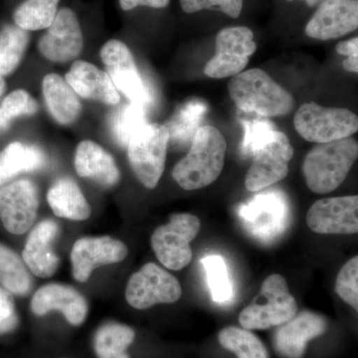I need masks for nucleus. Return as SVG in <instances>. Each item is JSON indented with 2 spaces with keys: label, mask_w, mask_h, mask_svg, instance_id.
I'll return each instance as SVG.
<instances>
[{
  "label": "nucleus",
  "mask_w": 358,
  "mask_h": 358,
  "mask_svg": "<svg viewBox=\"0 0 358 358\" xmlns=\"http://www.w3.org/2000/svg\"><path fill=\"white\" fill-rule=\"evenodd\" d=\"M226 150L227 143L218 129L200 127L193 136L189 152L174 166V180L185 190L210 185L222 173Z\"/></svg>",
  "instance_id": "obj_1"
},
{
  "label": "nucleus",
  "mask_w": 358,
  "mask_h": 358,
  "mask_svg": "<svg viewBox=\"0 0 358 358\" xmlns=\"http://www.w3.org/2000/svg\"><path fill=\"white\" fill-rule=\"evenodd\" d=\"M228 91L235 105L261 117L286 115L293 110V96L262 69L244 71L233 76Z\"/></svg>",
  "instance_id": "obj_2"
},
{
  "label": "nucleus",
  "mask_w": 358,
  "mask_h": 358,
  "mask_svg": "<svg viewBox=\"0 0 358 358\" xmlns=\"http://www.w3.org/2000/svg\"><path fill=\"white\" fill-rule=\"evenodd\" d=\"M357 157L358 143L352 136L317 143L303 160L308 187L317 194L333 192L345 181Z\"/></svg>",
  "instance_id": "obj_3"
},
{
  "label": "nucleus",
  "mask_w": 358,
  "mask_h": 358,
  "mask_svg": "<svg viewBox=\"0 0 358 358\" xmlns=\"http://www.w3.org/2000/svg\"><path fill=\"white\" fill-rule=\"evenodd\" d=\"M298 313V303L289 291L286 279L279 274L268 275L260 293L242 310L239 322L243 329H267L282 326Z\"/></svg>",
  "instance_id": "obj_4"
},
{
  "label": "nucleus",
  "mask_w": 358,
  "mask_h": 358,
  "mask_svg": "<svg viewBox=\"0 0 358 358\" xmlns=\"http://www.w3.org/2000/svg\"><path fill=\"white\" fill-rule=\"evenodd\" d=\"M294 126L301 138L324 143L350 138L358 131V117L352 110L303 103L296 110Z\"/></svg>",
  "instance_id": "obj_5"
},
{
  "label": "nucleus",
  "mask_w": 358,
  "mask_h": 358,
  "mask_svg": "<svg viewBox=\"0 0 358 358\" xmlns=\"http://www.w3.org/2000/svg\"><path fill=\"white\" fill-rule=\"evenodd\" d=\"M169 143V134L166 127L147 124L131 136L127 145L131 169L148 189H154L162 178Z\"/></svg>",
  "instance_id": "obj_6"
},
{
  "label": "nucleus",
  "mask_w": 358,
  "mask_h": 358,
  "mask_svg": "<svg viewBox=\"0 0 358 358\" xmlns=\"http://www.w3.org/2000/svg\"><path fill=\"white\" fill-rule=\"evenodd\" d=\"M201 222L190 213L173 214L169 222L159 226L152 236L155 255L164 267L178 271L192 260L190 243L199 235Z\"/></svg>",
  "instance_id": "obj_7"
},
{
  "label": "nucleus",
  "mask_w": 358,
  "mask_h": 358,
  "mask_svg": "<svg viewBox=\"0 0 358 358\" xmlns=\"http://www.w3.org/2000/svg\"><path fill=\"white\" fill-rule=\"evenodd\" d=\"M100 56L115 89L129 102L145 108L152 103L150 90L141 77L133 53L124 42L110 40L101 49Z\"/></svg>",
  "instance_id": "obj_8"
},
{
  "label": "nucleus",
  "mask_w": 358,
  "mask_h": 358,
  "mask_svg": "<svg viewBox=\"0 0 358 358\" xmlns=\"http://www.w3.org/2000/svg\"><path fill=\"white\" fill-rule=\"evenodd\" d=\"M253 31L245 26L224 28L216 37V52L204 67V74L213 79L236 76L243 72L255 53Z\"/></svg>",
  "instance_id": "obj_9"
},
{
  "label": "nucleus",
  "mask_w": 358,
  "mask_h": 358,
  "mask_svg": "<svg viewBox=\"0 0 358 358\" xmlns=\"http://www.w3.org/2000/svg\"><path fill=\"white\" fill-rule=\"evenodd\" d=\"M178 280L155 263H148L129 278L126 289L129 305L147 310L159 303H173L181 298Z\"/></svg>",
  "instance_id": "obj_10"
},
{
  "label": "nucleus",
  "mask_w": 358,
  "mask_h": 358,
  "mask_svg": "<svg viewBox=\"0 0 358 358\" xmlns=\"http://www.w3.org/2000/svg\"><path fill=\"white\" fill-rule=\"evenodd\" d=\"M294 148L288 136L275 131L274 138L253 155V162L245 178L249 192H261L282 180L289 173Z\"/></svg>",
  "instance_id": "obj_11"
},
{
  "label": "nucleus",
  "mask_w": 358,
  "mask_h": 358,
  "mask_svg": "<svg viewBox=\"0 0 358 358\" xmlns=\"http://www.w3.org/2000/svg\"><path fill=\"white\" fill-rule=\"evenodd\" d=\"M39 208V192L30 179H20L0 187V220L14 235L31 229Z\"/></svg>",
  "instance_id": "obj_12"
},
{
  "label": "nucleus",
  "mask_w": 358,
  "mask_h": 358,
  "mask_svg": "<svg viewBox=\"0 0 358 358\" xmlns=\"http://www.w3.org/2000/svg\"><path fill=\"white\" fill-rule=\"evenodd\" d=\"M84 38L76 13L68 7L57 15L38 42V50L47 60L66 63L74 60L83 50Z\"/></svg>",
  "instance_id": "obj_13"
},
{
  "label": "nucleus",
  "mask_w": 358,
  "mask_h": 358,
  "mask_svg": "<svg viewBox=\"0 0 358 358\" xmlns=\"http://www.w3.org/2000/svg\"><path fill=\"white\" fill-rule=\"evenodd\" d=\"M128 253L126 244L115 238H80L71 250L73 275L78 282H86L96 268L122 262Z\"/></svg>",
  "instance_id": "obj_14"
},
{
  "label": "nucleus",
  "mask_w": 358,
  "mask_h": 358,
  "mask_svg": "<svg viewBox=\"0 0 358 358\" xmlns=\"http://www.w3.org/2000/svg\"><path fill=\"white\" fill-rule=\"evenodd\" d=\"M307 224L317 234H355L358 232V196L317 200L308 209Z\"/></svg>",
  "instance_id": "obj_15"
},
{
  "label": "nucleus",
  "mask_w": 358,
  "mask_h": 358,
  "mask_svg": "<svg viewBox=\"0 0 358 358\" xmlns=\"http://www.w3.org/2000/svg\"><path fill=\"white\" fill-rule=\"evenodd\" d=\"M286 197L277 190L257 195L241 207L240 217L250 232L262 239H272L285 229L288 219Z\"/></svg>",
  "instance_id": "obj_16"
},
{
  "label": "nucleus",
  "mask_w": 358,
  "mask_h": 358,
  "mask_svg": "<svg viewBox=\"0 0 358 358\" xmlns=\"http://www.w3.org/2000/svg\"><path fill=\"white\" fill-rule=\"evenodd\" d=\"M358 27V0H324L306 26L313 39L333 40Z\"/></svg>",
  "instance_id": "obj_17"
},
{
  "label": "nucleus",
  "mask_w": 358,
  "mask_h": 358,
  "mask_svg": "<svg viewBox=\"0 0 358 358\" xmlns=\"http://www.w3.org/2000/svg\"><path fill=\"white\" fill-rule=\"evenodd\" d=\"M327 329V320L319 313L303 310L280 326L275 334V352L284 358H301L308 341L319 338Z\"/></svg>",
  "instance_id": "obj_18"
},
{
  "label": "nucleus",
  "mask_w": 358,
  "mask_h": 358,
  "mask_svg": "<svg viewBox=\"0 0 358 358\" xmlns=\"http://www.w3.org/2000/svg\"><path fill=\"white\" fill-rule=\"evenodd\" d=\"M31 310L36 315L57 310L62 313L72 326L83 324L88 315V303L83 294L68 285H45L33 294Z\"/></svg>",
  "instance_id": "obj_19"
},
{
  "label": "nucleus",
  "mask_w": 358,
  "mask_h": 358,
  "mask_svg": "<svg viewBox=\"0 0 358 358\" xmlns=\"http://www.w3.org/2000/svg\"><path fill=\"white\" fill-rule=\"evenodd\" d=\"M59 234L58 224L45 219L30 232L22 252V259L28 270L38 278L55 274L60 264L53 250V242Z\"/></svg>",
  "instance_id": "obj_20"
},
{
  "label": "nucleus",
  "mask_w": 358,
  "mask_h": 358,
  "mask_svg": "<svg viewBox=\"0 0 358 358\" xmlns=\"http://www.w3.org/2000/svg\"><path fill=\"white\" fill-rule=\"evenodd\" d=\"M65 80L73 91L82 98L109 106L117 105L121 100L119 91L109 75L86 61H75L66 74Z\"/></svg>",
  "instance_id": "obj_21"
},
{
  "label": "nucleus",
  "mask_w": 358,
  "mask_h": 358,
  "mask_svg": "<svg viewBox=\"0 0 358 358\" xmlns=\"http://www.w3.org/2000/svg\"><path fill=\"white\" fill-rule=\"evenodd\" d=\"M74 164L81 178L92 179L103 187H113L121 179L114 157L93 141L78 145Z\"/></svg>",
  "instance_id": "obj_22"
},
{
  "label": "nucleus",
  "mask_w": 358,
  "mask_h": 358,
  "mask_svg": "<svg viewBox=\"0 0 358 358\" xmlns=\"http://www.w3.org/2000/svg\"><path fill=\"white\" fill-rule=\"evenodd\" d=\"M42 91L49 114L59 124L69 126L79 117L82 110L79 98L60 75H46L42 82Z\"/></svg>",
  "instance_id": "obj_23"
},
{
  "label": "nucleus",
  "mask_w": 358,
  "mask_h": 358,
  "mask_svg": "<svg viewBox=\"0 0 358 358\" xmlns=\"http://www.w3.org/2000/svg\"><path fill=\"white\" fill-rule=\"evenodd\" d=\"M47 200L54 214L70 220L84 221L91 215V207L76 181L59 178L49 188Z\"/></svg>",
  "instance_id": "obj_24"
},
{
  "label": "nucleus",
  "mask_w": 358,
  "mask_h": 358,
  "mask_svg": "<svg viewBox=\"0 0 358 358\" xmlns=\"http://www.w3.org/2000/svg\"><path fill=\"white\" fill-rule=\"evenodd\" d=\"M45 162L43 150L37 145L11 143L0 152V187L21 173L41 169Z\"/></svg>",
  "instance_id": "obj_25"
},
{
  "label": "nucleus",
  "mask_w": 358,
  "mask_h": 358,
  "mask_svg": "<svg viewBox=\"0 0 358 358\" xmlns=\"http://www.w3.org/2000/svg\"><path fill=\"white\" fill-rule=\"evenodd\" d=\"M0 284L8 293L24 296L32 288L24 261L13 249L0 243Z\"/></svg>",
  "instance_id": "obj_26"
},
{
  "label": "nucleus",
  "mask_w": 358,
  "mask_h": 358,
  "mask_svg": "<svg viewBox=\"0 0 358 358\" xmlns=\"http://www.w3.org/2000/svg\"><path fill=\"white\" fill-rule=\"evenodd\" d=\"M133 329L117 322H108L96 331L94 348L99 358H129L127 350L133 343Z\"/></svg>",
  "instance_id": "obj_27"
},
{
  "label": "nucleus",
  "mask_w": 358,
  "mask_h": 358,
  "mask_svg": "<svg viewBox=\"0 0 358 358\" xmlns=\"http://www.w3.org/2000/svg\"><path fill=\"white\" fill-rule=\"evenodd\" d=\"M29 44L28 31L17 25H4L0 30V76L11 74L20 65Z\"/></svg>",
  "instance_id": "obj_28"
},
{
  "label": "nucleus",
  "mask_w": 358,
  "mask_h": 358,
  "mask_svg": "<svg viewBox=\"0 0 358 358\" xmlns=\"http://www.w3.org/2000/svg\"><path fill=\"white\" fill-rule=\"evenodd\" d=\"M205 113L206 106L199 101L183 105L164 126L169 131V141L178 145L189 143L200 128L199 124Z\"/></svg>",
  "instance_id": "obj_29"
},
{
  "label": "nucleus",
  "mask_w": 358,
  "mask_h": 358,
  "mask_svg": "<svg viewBox=\"0 0 358 358\" xmlns=\"http://www.w3.org/2000/svg\"><path fill=\"white\" fill-rule=\"evenodd\" d=\"M60 0H25L14 11L15 25L26 31L47 29L58 13Z\"/></svg>",
  "instance_id": "obj_30"
},
{
  "label": "nucleus",
  "mask_w": 358,
  "mask_h": 358,
  "mask_svg": "<svg viewBox=\"0 0 358 358\" xmlns=\"http://www.w3.org/2000/svg\"><path fill=\"white\" fill-rule=\"evenodd\" d=\"M110 124L115 140L127 148L131 136L148 124L147 108L131 102L126 103L113 113Z\"/></svg>",
  "instance_id": "obj_31"
},
{
  "label": "nucleus",
  "mask_w": 358,
  "mask_h": 358,
  "mask_svg": "<svg viewBox=\"0 0 358 358\" xmlns=\"http://www.w3.org/2000/svg\"><path fill=\"white\" fill-rule=\"evenodd\" d=\"M219 343L238 358H268L267 350L255 334L246 329L228 327L218 334Z\"/></svg>",
  "instance_id": "obj_32"
},
{
  "label": "nucleus",
  "mask_w": 358,
  "mask_h": 358,
  "mask_svg": "<svg viewBox=\"0 0 358 358\" xmlns=\"http://www.w3.org/2000/svg\"><path fill=\"white\" fill-rule=\"evenodd\" d=\"M201 263L206 271L212 300L217 303H228L233 298V287L223 257L208 255L202 259Z\"/></svg>",
  "instance_id": "obj_33"
},
{
  "label": "nucleus",
  "mask_w": 358,
  "mask_h": 358,
  "mask_svg": "<svg viewBox=\"0 0 358 358\" xmlns=\"http://www.w3.org/2000/svg\"><path fill=\"white\" fill-rule=\"evenodd\" d=\"M38 110V103L27 91L15 90L0 103V133L10 127L11 122L21 115H31Z\"/></svg>",
  "instance_id": "obj_34"
},
{
  "label": "nucleus",
  "mask_w": 358,
  "mask_h": 358,
  "mask_svg": "<svg viewBox=\"0 0 358 358\" xmlns=\"http://www.w3.org/2000/svg\"><path fill=\"white\" fill-rule=\"evenodd\" d=\"M241 124L244 128L241 152L244 155L253 157L260 148L274 138L275 126L268 120H242Z\"/></svg>",
  "instance_id": "obj_35"
},
{
  "label": "nucleus",
  "mask_w": 358,
  "mask_h": 358,
  "mask_svg": "<svg viewBox=\"0 0 358 358\" xmlns=\"http://www.w3.org/2000/svg\"><path fill=\"white\" fill-rule=\"evenodd\" d=\"M336 294L341 300L358 310V257L346 262L339 271L336 282Z\"/></svg>",
  "instance_id": "obj_36"
},
{
  "label": "nucleus",
  "mask_w": 358,
  "mask_h": 358,
  "mask_svg": "<svg viewBox=\"0 0 358 358\" xmlns=\"http://www.w3.org/2000/svg\"><path fill=\"white\" fill-rule=\"evenodd\" d=\"M180 6L186 13L200 10H218L231 18H238L243 8V0H180Z\"/></svg>",
  "instance_id": "obj_37"
},
{
  "label": "nucleus",
  "mask_w": 358,
  "mask_h": 358,
  "mask_svg": "<svg viewBox=\"0 0 358 358\" xmlns=\"http://www.w3.org/2000/svg\"><path fill=\"white\" fill-rule=\"evenodd\" d=\"M18 322L13 296L0 287V336L15 329Z\"/></svg>",
  "instance_id": "obj_38"
},
{
  "label": "nucleus",
  "mask_w": 358,
  "mask_h": 358,
  "mask_svg": "<svg viewBox=\"0 0 358 358\" xmlns=\"http://www.w3.org/2000/svg\"><path fill=\"white\" fill-rule=\"evenodd\" d=\"M169 2L171 0H120V6L124 11L133 10L138 6L160 9L169 6Z\"/></svg>",
  "instance_id": "obj_39"
},
{
  "label": "nucleus",
  "mask_w": 358,
  "mask_h": 358,
  "mask_svg": "<svg viewBox=\"0 0 358 358\" xmlns=\"http://www.w3.org/2000/svg\"><path fill=\"white\" fill-rule=\"evenodd\" d=\"M336 52L341 55L346 57H358V38L355 37L348 40V41H341L336 45Z\"/></svg>",
  "instance_id": "obj_40"
},
{
  "label": "nucleus",
  "mask_w": 358,
  "mask_h": 358,
  "mask_svg": "<svg viewBox=\"0 0 358 358\" xmlns=\"http://www.w3.org/2000/svg\"><path fill=\"white\" fill-rule=\"evenodd\" d=\"M343 68L348 72H358V57H348L343 61Z\"/></svg>",
  "instance_id": "obj_41"
},
{
  "label": "nucleus",
  "mask_w": 358,
  "mask_h": 358,
  "mask_svg": "<svg viewBox=\"0 0 358 358\" xmlns=\"http://www.w3.org/2000/svg\"><path fill=\"white\" fill-rule=\"evenodd\" d=\"M287 1H303L308 4V6H317V3H320L322 0H287Z\"/></svg>",
  "instance_id": "obj_42"
},
{
  "label": "nucleus",
  "mask_w": 358,
  "mask_h": 358,
  "mask_svg": "<svg viewBox=\"0 0 358 358\" xmlns=\"http://www.w3.org/2000/svg\"><path fill=\"white\" fill-rule=\"evenodd\" d=\"M6 81H4L3 77L0 76V98H1L2 95H3L4 92H6Z\"/></svg>",
  "instance_id": "obj_43"
}]
</instances>
